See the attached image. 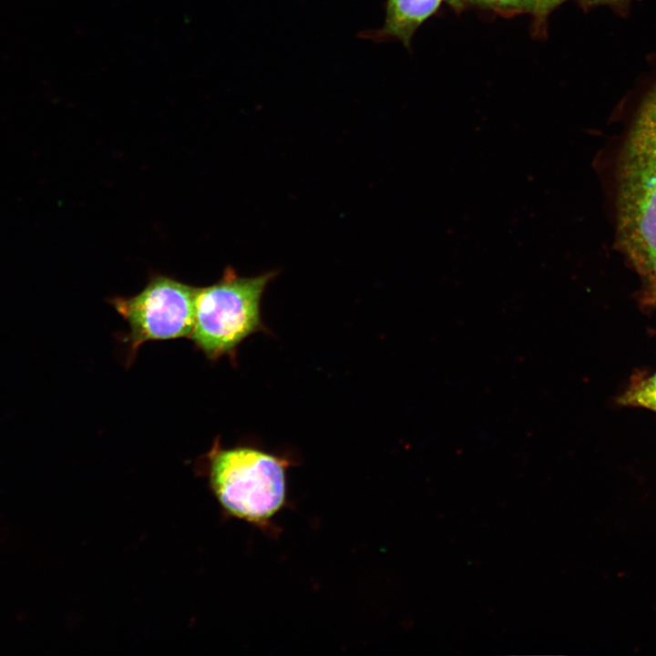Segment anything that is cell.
Instances as JSON below:
<instances>
[{
    "instance_id": "obj_1",
    "label": "cell",
    "mask_w": 656,
    "mask_h": 656,
    "mask_svg": "<svg viewBox=\"0 0 656 656\" xmlns=\"http://www.w3.org/2000/svg\"><path fill=\"white\" fill-rule=\"evenodd\" d=\"M210 487L231 516L264 528L286 503L290 462L253 446L224 448L216 438L200 459Z\"/></svg>"
},
{
    "instance_id": "obj_2",
    "label": "cell",
    "mask_w": 656,
    "mask_h": 656,
    "mask_svg": "<svg viewBox=\"0 0 656 656\" xmlns=\"http://www.w3.org/2000/svg\"><path fill=\"white\" fill-rule=\"evenodd\" d=\"M275 271L243 277L227 267L215 283L197 289L190 335L196 350L210 361L223 356L235 364L238 346L250 335L265 332L261 301Z\"/></svg>"
},
{
    "instance_id": "obj_3",
    "label": "cell",
    "mask_w": 656,
    "mask_h": 656,
    "mask_svg": "<svg viewBox=\"0 0 656 656\" xmlns=\"http://www.w3.org/2000/svg\"><path fill=\"white\" fill-rule=\"evenodd\" d=\"M197 289L170 276L155 274L136 295L108 300L128 325V332L118 336L127 345L128 364L145 343L190 337Z\"/></svg>"
},
{
    "instance_id": "obj_4",
    "label": "cell",
    "mask_w": 656,
    "mask_h": 656,
    "mask_svg": "<svg viewBox=\"0 0 656 656\" xmlns=\"http://www.w3.org/2000/svg\"><path fill=\"white\" fill-rule=\"evenodd\" d=\"M442 0H387L384 32L408 44L416 28L439 7Z\"/></svg>"
},
{
    "instance_id": "obj_5",
    "label": "cell",
    "mask_w": 656,
    "mask_h": 656,
    "mask_svg": "<svg viewBox=\"0 0 656 656\" xmlns=\"http://www.w3.org/2000/svg\"><path fill=\"white\" fill-rule=\"evenodd\" d=\"M623 401L626 404L639 405L656 411V374L630 390Z\"/></svg>"
},
{
    "instance_id": "obj_6",
    "label": "cell",
    "mask_w": 656,
    "mask_h": 656,
    "mask_svg": "<svg viewBox=\"0 0 656 656\" xmlns=\"http://www.w3.org/2000/svg\"><path fill=\"white\" fill-rule=\"evenodd\" d=\"M477 4L494 8L515 11H532L535 8V0H470Z\"/></svg>"
},
{
    "instance_id": "obj_7",
    "label": "cell",
    "mask_w": 656,
    "mask_h": 656,
    "mask_svg": "<svg viewBox=\"0 0 656 656\" xmlns=\"http://www.w3.org/2000/svg\"><path fill=\"white\" fill-rule=\"evenodd\" d=\"M563 1L564 0H535L534 13L539 15H545Z\"/></svg>"
},
{
    "instance_id": "obj_8",
    "label": "cell",
    "mask_w": 656,
    "mask_h": 656,
    "mask_svg": "<svg viewBox=\"0 0 656 656\" xmlns=\"http://www.w3.org/2000/svg\"><path fill=\"white\" fill-rule=\"evenodd\" d=\"M589 1L593 2V3H614V2H619V1H622V0H589Z\"/></svg>"
}]
</instances>
